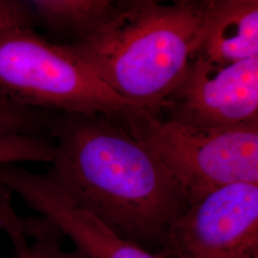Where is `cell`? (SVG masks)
Listing matches in <instances>:
<instances>
[{"label": "cell", "instance_id": "ba28073f", "mask_svg": "<svg viewBox=\"0 0 258 258\" xmlns=\"http://www.w3.org/2000/svg\"><path fill=\"white\" fill-rule=\"evenodd\" d=\"M195 54L221 63L258 56L257 0H209Z\"/></svg>", "mask_w": 258, "mask_h": 258}, {"label": "cell", "instance_id": "9c48e42d", "mask_svg": "<svg viewBox=\"0 0 258 258\" xmlns=\"http://www.w3.org/2000/svg\"><path fill=\"white\" fill-rule=\"evenodd\" d=\"M37 22L48 31L80 42L105 25L117 12L118 1L31 0Z\"/></svg>", "mask_w": 258, "mask_h": 258}, {"label": "cell", "instance_id": "7c38bea8", "mask_svg": "<svg viewBox=\"0 0 258 258\" xmlns=\"http://www.w3.org/2000/svg\"><path fill=\"white\" fill-rule=\"evenodd\" d=\"M36 15L29 1L0 0V30L15 27H34Z\"/></svg>", "mask_w": 258, "mask_h": 258}, {"label": "cell", "instance_id": "6da1fadb", "mask_svg": "<svg viewBox=\"0 0 258 258\" xmlns=\"http://www.w3.org/2000/svg\"><path fill=\"white\" fill-rule=\"evenodd\" d=\"M48 172L76 203L156 255L188 207L175 178L120 120L59 113Z\"/></svg>", "mask_w": 258, "mask_h": 258}, {"label": "cell", "instance_id": "30bf717a", "mask_svg": "<svg viewBox=\"0 0 258 258\" xmlns=\"http://www.w3.org/2000/svg\"><path fill=\"white\" fill-rule=\"evenodd\" d=\"M59 113L23 105L0 91V139L52 136Z\"/></svg>", "mask_w": 258, "mask_h": 258}, {"label": "cell", "instance_id": "8992f818", "mask_svg": "<svg viewBox=\"0 0 258 258\" xmlns=\"http://www.w3.org/2000/svg\"><path fill=\"white\" fill-rule=\"evenodd\" d=\"M162 112L197 127L257 126L258 56L221 63L195 54Z\"/></svg>", "mask_w": 258, "mask_h": 258}, {"label": "cell", "instance_id": "5b68a950", "mask_svg": "<svg viewBox=\"0 0 258 258\" xmlns=\"http://www.w3.org/2000/svg\"><path fill=\"white\" fill-rule=\"evenodd\" d=\"M160 258H258V184L222 186L188 205Z\"/></svg>", "mask_w": 258, "mask_h": 258}, {"label": "cell", "instance_id": "3957f363", "mask_svg": "<svg viewBox=\"0 0 258 258\" xmlns=\"http://www.w3.org/2000/svg\"><path fill=\"white\" fill-rule=\"evenodd\" d=\"M0 91L23 105L121 120L140 108L76 57L32 27L0 30Z\"/></svg>", "mask_w": 258, "mask_h": 258}, {"label": "cell", "instance_id": "8fae6325", "mask_svg": "<svg viewBox=\"0 0 258 258\" xmlns=\"http://www.w3.org/2000/svg\"><path fill=\"white\" fill-rule=\"evenodd\" d=\"M12 194L0 187V223L1 231L9 239L15 258H35L30 249L27 234L23 227L22 217L12 205Z\"/></svg>", "mask_w": 258, "mask_h": 258}, {"label": "cell", "instance_id": "7a4b0ae2", "mask_svg": "<svg viewBox=\"0 0 258 258\" xmlns=\"http://www.w3.org/2000/svg\"><path fill=\"white\" fill-rule=\"evenodd\" d=\"M209 0L118 1L91 37L65 44L121 98L158 116L198 51Z\"/></svg>", "mask_w": 258, "mask_h": 258}, {"label": "cell", "instance_id": "277c9868", "mask_svg": "<svg viewBox=\"0 0 258 258\" xmlns=\"http://www.w3.org/2000/svg\"><path fill=\"white\" fill-rule=\"evenodd\" d=\"M120 121L175 178L188 205L222 186L258 184V125L197 127L143 108Z\"/></svg>", "mask_w": 258, "mask_h": 258}, {"label": "cell", "instance_id": "4fadbf2b", "mask_svg": "<svg viewBox=\"0 0 258 258\" xmlns=\"http://www.w3.org/2000/svg\"><path fill=\"white\" fill-rule=\"evenodd\" d=\"M0 231H1V223H0Z\"/></svg>", "mask_w": 258, "mask_h": 258}, {"label": "cell", "instance_id": "52a82bcc", "mask_svg": "<svg viewBox=\"0 0 258 258\" xmlns=\"http://www.w3.org/2000/svg\"><path fill=\"white\" fill-rule=\"evenodd\" d=\"M0 185L18 195L90 258H160L80 207L49 173H35L17 163L4 164L0 165Z\"/></svg>", "mask_w": 258, "mask_h": 258}]
</instances>
